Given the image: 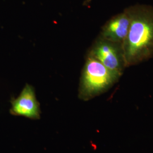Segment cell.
Wrapping results in <instances>:
<instances>
[{
	"instance_id": "2",
	"label": "cell",
	"mask_w": 153,
	"mask_h": 153,
	"mask_svg": "<svg viewBox=\"0 0 153 153\" xmlns=\"http://www.w3.org/2000/svg\"><path fill=\"white\" fill-rule=\"evenodd\" d=\"M121 76L88 55L80 78L78 97L88 101L108 91Z\"/></svg>"
},
{
	"instance_id": "4",
	"label": "cell",
	"mask_w": 153,
	"mask_h": 153,
	"mask_svg": "<svg viewBox=\"0 0 153 153\" xmlns=\"http://www.w3.org/2000/svg\"><path fill=\"white\" fill-rule=\"evenodd\" d=\"M11 115L33 120L40 118V104L36 97L35 89L30 85L26 84L16 98L11 99Z\"/></svg>"
},
{
	"instance_id": "5",
	"label": "cell",
	"mask_w": 153,
	"mask_h": 153,
	"mask_svg": "<svg viewBox=\"0 0 153 153\" xmlns=\"http://www.w3.org/2000/svg\"><path fill=\"white\" fill-rule=\"evenodd\" d=\"M131 24V18L126 8L105 23L100 33V37L108 40L123 44L128 35Z\"/></svg>"
},
{
	"instance_id": "3",
	"label": "cell",
	"mask_w": 153,
	"mask_h": 153,
	"mask_svg": "<svg viewBox=\"0 0 153 153\" xmlns=\"http://www.w3.org/2000/svg\"><path fill=\"white\" fill-rule=\"evenodd\" d=\"M88 55L121 76L126 68L123 44L109 41L100 36L93 43Z\"/></svg>"
},
{
	"instance_id": "1",
	"label": "cell",
	"mask_w": 153,
	"mask_h": 153,
	"mask_svg": "<svg viewBox=\"0 0 153 153\" xmlns=\"http://www.w3.org/2000/svg\"><path fill=\"white\" fill-rule=\"evenodd\" d=\"M126 9L131 24L123 47L127 68L153 57V6L137 4Z\"/></svg>"
}]
</instances>
